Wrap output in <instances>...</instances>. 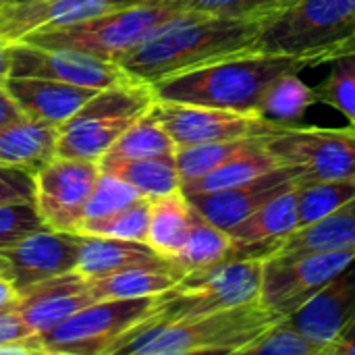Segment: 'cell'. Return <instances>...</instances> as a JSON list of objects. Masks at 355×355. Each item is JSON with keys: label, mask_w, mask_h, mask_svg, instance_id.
<instances>
[{"label": "cell", "mask_w": 355, "mask_h": 355, "mask_svg": "<svg viewBox=\"0 0 355 355\" xmlns=\"http://www.w3.org/2000/svg\"><path fill=\"white\" fill-rule=\"evenodd\" d=\"M94 302L96 297L92 293L89 279L71 270L21 291L15 310L33 333L42 335Z\"/></svg>", "instance_id": "18"}, {"label": "cell", "mask_w": 355, "mask_h": 355, "mask_svg": "<svg viewBox=\"0 0 355 355\" xmlns=\"http://www.w3.org/2000/svg\"><path fill=\"white\" fill-rule=\"evenodd\" d=\"M352 260L355 250L268 256L262 262L258 300L285 318L310 302Z\"/></svg>", "instance_id": "10"}, {"label": "cell", "mask_w": 355, "mask_h": 355, "mask_svg": "<svg viewBox=\"0 0 355 355\" xmlns=\"http://www.w3.org/2000/svg\"><path fill=\"white\" fill-rule=\"evenodd\" d=\"M260 258H229L220 264L185 272L168 291L158 295L152 320H185L243 306L260 297Z\"/></svg>", "instance_id": "7"}, {"label": "cell", "mask_w": 355, "mask_h": 355, "mask_svg": "<svg viewBox=\"0 0 355 355\" xmlns=\"http://www.w3.org/2000/svg\"><path fill=\"white\" fill-rule=\"evenodd\" d=\"M100 162L54 156L33 175V204L46 227L77 231L98 183Z\"/></svg>", "instance_id": "12"}, {"label": "cell", "mask_w": 355, "mask_h": 355, "mask_svg": "<svg viewBox=\"0 0 355 355\" xmlns=\"http://www.w3.org/2000/svg\"><path fill=\"white\" fill-rule=\"evenodd\" d=\"M310 67L302 58L277 54H233L198 69L152 83L156 100L254 112L268 85L285 75Z\"/></svg>", "instance_id": "3"}, {"label": "cell", "mask_w": 355, "mask_h": 355, "mask_svg": "<svg viewBox=\"0 0 355 355\" xmlns=\"http://www.w3.org/2000/svg\"><path fill=\"white\" fill-rule=\"evenodd\" d=\"M239 355H320V349L281 318L260 337L250 341Z\"/></svg>", "instance_id": "35"}, {"label": "cell", "mask_w": 355, "mask_h": 355, "mask_svg": "<svg viewBox=\"0 0 355 355\" xmlns=\"http://www.w3.org/2000/svg\"><path fill=\"white\" fill-rule=\"evenodd\" d=\"M27 335H33V331L27 327V322L21 318V314L15 308L0 312V347L10 341L23 339Z\"/></svg>", "instance_id": "40"}, {"label": "cell", "mask_w": 355, "mask_h": 355, "mask_svg": "<svg viewBox=\"0 0 355 355\" xmlns=\"http://www.w3.org/2000/svg\"><path fill=\"white\" fill-rule=\"evenodd\" d=\"M233 248H235V243H233L229 231L218 229L216 225L208 223L204 216H200L193 210L189 233H187L183 245L171 258V262L181 272H193V270H202V268H208V266L229 260Z\"/></svg>", "instance_id": "27"}, {"label": "cell", "mask_w": 355, "mask_h": 355, "mask_svg": "<svg viewBox=\"0 0 355 355\" xmlns=\"http://www.w3.org/2000/svg\"><path fill=\"white\" fill-rule=\"evenodd\" d=\"M316 102V87L304 83L297 73H285L268 85L256 114L277 125L293 127Z\"/></svg>", "instance_id": "29"}, {"label": "cell", "mask_w": 355, "mask_h": 355, "mask_svg": "<svg viewBox=\"0 0 355 355\" xmlns=\"http://www.w3.org/2000/svg\"><path fill=\"white\" fill-rule=\"evenodd\" d=\"M150 110L166 129V133L173 137L177 148L208 144V141L264 137L275 133L279 127H283L254 112H235V110L193 106L181 102L156 100Z\"/></svg>", "instance_id": "13"}, {"label": "cell", "mask_w": 355, "mask_h": 355, "mask_svg": "<svg viewBox=\"0 0 355 355\" xmlns=\"http://www.w3.org/2000/svg\"><path fill=\"white\" fill-rule=\"evenodd\" d=\"M316 98L341 110L355 127V50L333 60L329 77L316 87Z\"/></svg>", "instance_id": "34"}, {"label": "cell", "mask_w": 355, "mask_h": 355, "mask_svg": "<svg viewBox=\"0 0 355 355\" xmlns=\"http://www.w3.org/2000/svg\"><path fill=\"white\" fill-rule=\"evenodd\" d=\"M81 235L77 272L87 279H102L131 268H177L146 241H127L98 235Z\"/></svg>", "instance_id": "21"}, {"label": "cell", "mask_w": 355, "mask_h": 355, "mask_svg": "<svg viewBox=\"0 0 355 355\" xmlns=\"http://www.w3.org/2000/svg\"><path fill=\"white\" fill-rule=\"evenodd\" d=\"M139 198H141V193L133 185H129L127 181H123L121 177H116L112 173L102 171L98 177V183L89 196V202L85 206L83 220H92V218L112 214V212L133 204Z\"/></svg>", "instance_id": "36"}, {"label": "cell", "mask_w": 355, "mask_h": 355, "mask_svg": "<svg viewBox=\"0 0 355 355\" xmlns=\"http://www.w3.org/2000/svg\"><path fill=\"white\" fill-rule=\"evenodd\" d=\"M264 146L279 164L297 166L302 181L355 179L354 125L349 129L279 127L264 135Z\"/></svg>", "instance_id": "9"}, {"label": "cell", "mask_w": 355, "mask_h": 355, "mask_svg": "<svg viewBox=\"0 0 355 355\" xmlns=\"http://www.w3.org/2000/svg\"><path fill=\"white\" fill-rule=\"evenodd\" d=\"M6 92L19 104L21 112L33 121L64 125L77 110L98 92L92 87H81L64 81L44 79V77H12L4 81Z\"/></svg>", "instance_id": "19"}, {"label": "cell", "mask_w": 355, "mask_h": 355, "mask_svg": "<svg viewBox=\"0 0 355 355\" xmlns=\"http://www.w3.org/2000/svg\"><path fill=\"white\" fill-rule=\"evenodd\" d=\"M10 2H17V0H0V4H10Z\"/></svg>", "instance_id": "45"}, {"label": "cell", "mask_w": 355, "mask_h": 355, "mask_svg": "<svg viewBox=\"0 0 355 355\" xmlns=\"http://www.w3.org/2000/svg\"><path fill=\"white\" fill-rule=\"evenodd\" d=\"M183 275L179 268H131L102 279H89V287L96 302L150 297L173 289Z\"/></svg>", "instance_id": "28"}, {"label": "cell", "mask_w": 355, "mask_h": 355, "mask_svg": "<svg viewBox=\"0 0 355 355\" xmlns=\"http://www.w3.org/2000/svg\"><path fill=\"white\" fill-rule=\"evenodd\" d=\"M33 202V175L23 168L0 166V204Z\"/></svg>", "instance_id": "39"}, {"label": "cell", "mask_w": 355, "mask_h": 355, "mask_svg": "<svg viewBox=\"0 0 355 355\" xmlns=\"http://www.w3.org/2000/svg\"><path fill=\"white\" fill-rule=\"evenodd\" d=\"M150 0H19L0 4V42L15 44L44 29L69 27Z\"/></svg>", "instance_id": "15"}, {"label": "cell", "mask_w": 355, "mask_h": 355, "mask_svg": "<svg viewBox=\"0 0 355 355\" xmlns=\"http://www.w3.org/2000/svg\"><path fill=\"white\" fill-rule=\"evenodd\" d=\"M355 316V260H352L337 277H333L310 302L285 316L308 341H312L322 355V349L341 333V329Z\"/></svg>", "instance_id": "17"}, {"label": "cell", "mask_w": 355, "mask_h": 355, "mask_svg": "<svg viewBox=\"0 0 355 355\" xmlns=\"http://www.w3.org/2000/svg\"><path fill=\"white\" fill-rule=\"evenodd\" d=\"M297 189L300 227L312 225L355 198V179H333V181H302Z\"/></svg>", "instance_id": "31"}, {"label": "cell", "mask_w": 355, "mask_h": 355, "mask_svg": "<svg viewBox=\"0 0 355 355\" xmlns=\"http://www.w3.org/2000/svg\"><path fill=\"white\" fill-rule=\"evenodd\" d=\"M17 302H19V289L12 285V281L8 277H4L0 272V312L15 308Z\"/></svg>", "instance_id": "43"}, {"label": "cell", "mask_w": 355, "mask_h": 355, "mask_svg": "<svg viewBox=\"0 0 355 355\" xmlns=\"http://www.w3.org/2000/svg\"><path fill=\"white\" fill-rule=\"evenodd\" d=\"M154 102L152 85L141 81L98 89L71 121L58 127V156L100 162Z\"/></svg>", "instance_id": "6"}, {"label": "cell", "mask_w": 355, "mask_h": 355, "mask_svg": "<svg viewBox=\"0 0 355 355\" xmlns=\"http://www.w3.org/2000/svg\"><path fill=\"white\" fill-rule=\"evenodd\" d=\"M46 227L33 202L0 204V250Z\"/></svg>", "instance_id": "37"}, {"label": "cell", "mask_w": 355, "mask_h": 355, "mask_svg": "<svg viewBox=\"0 0 355 355\" xmlns=\"http://www.w3.org/2000/svg\"><path fill=\"white\" fill-rule=\"evenodd\" d=\"M177 150L173 137L160 125V121L148 110L141 114L106 152L102 160H131V158H156L173 156ZM100 160V162H102Z\"/></svg>", "instance_id": "30"}, {"label": "cell", "mask_w": 355, "mask_h": 355, "mask_svg": "<svg viewBox=\"0 0 355 355\" xmlns=\"http://www.w3.org/2000/svg\"><path fill=\"white\" fill-rule=\"evenodd\" d=\"M322 355H355V316L322 349Z\"/></svg>", "instance_id": "41"}, {"label": "cell", "mask_w": 355, "mask_h": 355, "mask_svg": "<svg viewBox=\"0 0 355 355\" xmlns=\"http://www.w3.org/2000/svg\"><path fill=\"white\" fill-rule=\"evenodd\" d=\"M293 0H181L187 10L218 15V17H245L264 15L287 6Z\"/></svg>", "instance_id": "38"}, {"label": "cell", "mask_w": 355, "mask_h": 355, "mask_svg": "<svg viewBox=\"0 0 355 355\" xmlns=\"http://www.w3.org/2000/svg\"><path fill=\"white\" fill-rule=\"evenodd\" d=\"M81 235L42 227L0 250V272L25 291L46 279L77 270Z\"/></svg>", "instance_id": "14"}, {"label": "cell", "mask_w": 355, "mask_h": 355, "mask_svg": "<svg viewBox=\"0 0 355 355\" xmlns=\"http://www.w3.org/2000/svg\"><path fill=\"white\" fill-rule=\"evenodd\" d=\"M277 166L281 164L272 156V152H268V148L264 146V137H256L245 150H241L237 156H233L231 160H227L212 173L198 177L193 181L181 183V191L185 196H191V193H208V191L237 187Z\"/></svg>", "instance_id": "24"}, {"label": "cell", "mask_w": 355, "mask_h": 355, "mask_svg": "<svg viewBox=\"0 0 355 355\" xmlns=\"http://www.w3.org/2000/svg\"><path fill=\"white\" fill-rule=\"evenodd\" d=\"M12 77H44L81 87L104 89L135 81L119 62L75 48H48L31 42L8 44Z\"/></svg>", "instance_id": "11"}, {"label": "cell", "mask_w": 355, "mask_h": 355, "mask_svg": "<svg viewBox=\"0 0 355 355\" xmlns=\"http://www.w3.org/2000/svg\"><path fill=\"white\" fill-rule=\"evenodd\" d=\"M355 250V198L333 214L295 229L272 241L268 256L275 254H310V252H345Z\"/></svg>", "instance_id": "23"}, {"label": "cell", "mask_w": 355, "mask_h": 355, "mask_svg": "<svg viewBox=\"0 0 355 355\" xmlns=\"http://www.w3.org/2000/svg\"><path fill=\"white\" fill-rule=\"evenodd\" d=\"M252 139H229V141H208V144H196V146H179L175 150V162L181 177V183L193 181L198 177H204L237 156L241 150H245Z\"/></svg>", "instance_id": "33"}, {"label": "cell", "mask_w": 355, "mask_h": 355, "mask_svg": "<svg viewBox=\"0 0 355 355\" xmlns=\"http://www.w3.org/2000/svg\"><path fill=\"white\" fill-rule=\"evenodd\" d=\"M185 10L187 8L181 4V0H150L69 27L35 31L21 42H31L48 48H75L119 62L154 29Z\"/></svg>", "instance_id": "5"}, {"label": "cell", "mask_w": 355, "mask_h": 355, "mask_svg": "<svg viewBox=\"0 0 355 355\" xmlns=\"http://www.w3.org/2000/svg\"><path fill=\"white\" fill-rule=\"evenodd\" d=\"M191 218H193V208L181 189L162 198H154L146 243L171 260L177 254V250L183 245L191 227Z\"/></svg>", "instance_id": "26"}, {"label": "cell", "mask_w": 355, "mask_h": 355, "mask_svg": "<svg viewBox=\"0 0 355 355\" xmlns=\"http://www.w3.org/2000/svg\"><path fill=\"white\" fill-rule=\"evenodd\" d=\"M355 50V0H293L266 15L250 54L302 58L310 67Z\"/></svg>", "instance_id": "4"}, {"label": "cell", "mask_w": 355, "mask_h": 355, "mask_svg": "<svg viewBox=\"0 0 355 355\" xmlns=\"http://www.w3.org/2000/svg\"><path fill=\"white\" fill-rule=\"evenodd\" d=\"M58 127L21 116L0 129V166L23 168L35 175L58 152Z\"/></svg>", "instance_id": "22"}, {"label": "cell", "mask_w": 355, "mask_h": 355, "mask_svg": "<svg viewBox=\"0 0 355 355\" xmlns=\"http://www.w3.org/2000/svg\"><path fill=\"white\" fill-rule=\"evenodd\" d=\"M100 168L112 173L133 185L141 196L154 200L181 189V177L177 171L175 154L156 158H131V160H102Z\"/></svg>", "instance_id": "25"}, {"label": "cell", "mask_w": 355, "mask_h": 355, "mask_svg": "<svg viewBox=\"0 0 355 355\" xmlns=\"http://www.w3.org/2000/svg\"><path fill=\"white\" fill-rule=\"evenodd\" d=\"M266 15L218 17L185 10L154 29L119 64L135 81L152 85L160 79L245 52Z\"/></svg>", "instance_id": "1"}, {"label": "cell", "mask_w": 355, "mask_h": 355, "mask_svg": "<svg viewBox=\"0 0 355 355\" xmlns=\"http://www.w3.org/2000/svg\"><path fill=\"white\" fill-rule=\"evenodd\" d=\"M17 2H19V0H17Z\"/></svg>", "instance_id": "46"}, {"label": "cell", "mask_w": 355, "mask_h": 355, "mask_svg": "<svg viewBox=\"0 0 355 355\" xmlns=\"http://www.w3.org/2000/svg\"><path fill=\"white\" fill-rule=\"evenodd\" d=\"M158 308V295L100 300L40 335L44 355H110L114 345L144 324Z\"/></svg>", "instance_id": "8"}, {"label": "cell", "mask_w": 355, "mask_h": 355, "mask_svg": "<svg viewBox=\"0 0 355 355\" xmlns=\"http://www.w3.org/2000/svg\"><path fill=\"white\" fill-rule=\"evenodd\" d=\"M150 210H152V200L141 196L133 204L112 214L79 223L75 233L127 239V241H146L150 229Z\"/></svg>", "instance_id": "32"}, {"label": "cell", "mask_w": 355, "mask_h": 355, "mask_svg": "<svg viewBox=\"0 0 355 355\" xmlns=\"http://www.w3.org/2000/svg\"><path fill=\"white\" fill-rule=\"evenodd\" d=\"M21 116H25V114L21 112L19 104H17V102L12 100V96L6 92V87L0 85V129L6 127V125H10L12 121H17V119H21Z\"/></svg>", "instance_id": "42"}, {"label": "cell", "mask_w": 355, "mask_h": 355, "mask_svg": "<svg viewBox=\"0 0 355 355\" xmlns=\"http://www.w3.org/2000/svg\"><path fill=\"white\" fill-rule=\"evenodd\" d=\"M283 316L260 300L185 320H152L121 339L110 355L239 354Z\"/></svg>", "instance_id": "2"}, {"label": "cell", "mask_w": 355, "mask_h": 355, "mask_svg": "<svg viewBox=\"0 0 355 355\" xmlns=\"http://www.w3.org/2000/svg\"><path fill=\"white\" fill-rule=\"evenodd\" d=\"M300 229V208H297V189L291 187L245 220L235 225L229 235L235 243L231 258H260L264 260L268 254V245L289 233Z\"/></svg>", "instance_id": "20"}, {"label": "cell", "mask_w": 355, "mask_h": 355, "mask_svg": "<svg viewBox=\"0 0 355 355\" xmlns=\"http://www.w3.org/2000/svg\"><path fill=\"white\" fill-rule=\"evenodd\" d=\"M8 64H10L8 44L0 42V85H4V81L8 77Z\"/></svg>", "instance_id": "44"}, {"label": "cell", "mask_w": 355, "mask_h": 355, "mask_svg": "<svg viewBox=\"0 0 355 355\" xmlns=\"http://www.w3.org/2000/svg\"><path fill=\"white\" fill-rule=\"evenodd\" d=\"M300 181H302V171L297 166L281 164L237 187L208 191V193H191V196L183 193V196L187 198L191 208L208 223L216 225L218 229L231 231L235 225L245 220L250 214H254L275 196L295 187Z\"/></svg>", "instance_id": "16"}]
</instances>
